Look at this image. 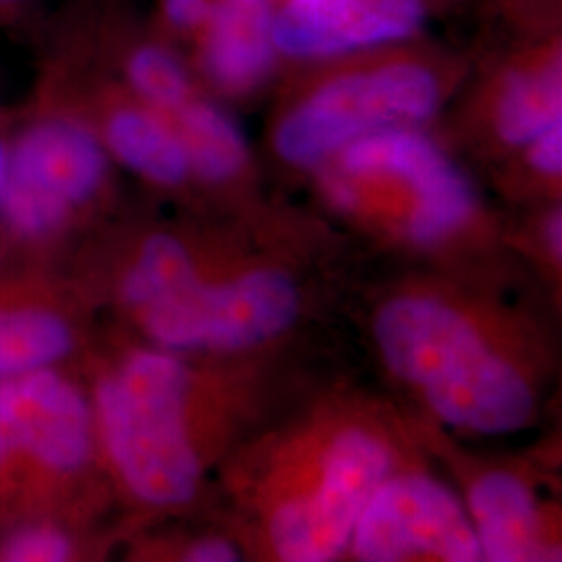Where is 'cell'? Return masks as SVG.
<instances>
[{"instance_id": "12", "label": "cell", "mask_w": 562, "mask_h": 562, "mask_svg": "<svg viewBox=\"0 0 562 562\" xmlns=\"http://www.w3.org/2000/svg\"><path fill=\"white\" fill-rule=\"evenodd\" d=\"M467 513L482 561H540L546 554L542 515L533 490L510 471H490L471 485Z\"/></svg>"}, {"instance_id": "23", "label": "cell", "mask_w": 562, "mask_h": 562, "mask_svg": "<svg viewBox=\"0 0 562 562\" xmlns=\"http://www.w3.org/2000/svg\"><path fill=\"white\" fill-rule=\"evenodd\" d=\"M546 241H548V248L550 252L561 259L562 255V217L561 209H557L550 220L546 223Z\"/></svg>"}, {"instance_id": "11", "label": "cell", "mask_w": 562, "mask_h": 562, "mask_svg": "<svg viewBox=\"0 0 562 562\" xmlns=\"http://www.w3.org/2000/svg\"><path fill=\"white\" fill-rule=\"evenodd\" d=\"M271 0H220L202 42V65L225 92H250L276 59Z\"/></svg>"}, {"instance_id": "8", "label": "cell", "mask_w": 562, "mask_h": 562, "mask_svg": "<svg viewBox=\"0 0 562 562\" xmlns=\"http://www.w3.org/2000/svg\"><path fill=\"white\" fill-rule=\"evenodd\" d=\"M355 180H392L411 194L406 236L436 244L457 234L475 213V190L442 148L413 127H390L350 142L336 155Z\"/></svg>"}, {"instance_id": "13", "label": "cell", "mask_w": 562, "mask_h": 562, "mask_svg": "<svg viewBox=\"0 0 562 562\" xmlns=\"http://www.w3.org/2000/svg\"><path fill=\"white\" fill-rule=\"evenodd\" d=\"M101 140L111 157L157 186L176 188L192 176L176 125L146 104L113 109Z\"/></svg>"}, {"instance_id": "1", "label": "cell", "mask_w": 562, "mask_h": 562, "mask_svg": "<svg viewBox=\"0 0 562 562\" xmlns=\"http://www.w3.org/2000/svg\"><path fill=\"white\" fill-rule=\"evenodd\" d=\"M373 340L390 373L457 431L508 436L536 415V392L521 367L452 302L396 296L378 311Z\"/></svg>"}, {"instance_id": "3", "label": "cell", "mask_w": 562, "mask_h": 562, "mask_svg": "<svg viewBox=\"0 0 562 562\" xmlns=\"http://www.w3.org/2000/svg\"><path fill=\"white\" fill-rule=\"evenodd\" d=\"M440 101L436 74L417 63L352 71L288 111L276 130V150L290 165L315 167L362 136L429 120Z\"/></svg>"}, {"instance_id": "22", "label": "cell", "mask_w": 562, "mask_h": 562, "mask_svg": "<svg viewBox=\"0 0 562 562\" xmlns=\"http://www.w3.org/2000/svg\"><path fill=\"white\" fill-rule=\"evenodd\" d=\"M241 554L236 543L225 538H202L201 542L194 543L186 552V561L190 562H236L240 561Z\"/></svg>"}, {"instance_id": "7", "label": "cell", "mask_w": 562, "mask_h": 562, "mask_svg": "<svg viewBox=\"0 0 562 562\" xmlns=\"http://www.w3.org/2000/svg\"><path fill=\"white\" fill-rule=\"evenodd\" d=\"M348 550L364 562L482 561L467 506L423 473H390L362 506Z\"/></svg>"}, {"instance_id": "18", "label": "cell", "mask_w": 562, "mask_h": 562, "mask_svg": "<svg viewBox=\"0 0 562 562\" xmlns=\"http://www.w3.org/2000/svg\"><path fill=\"white\" fill-rule=\"evenodd\" d=\"M123 76L138 101L162 115H176L192 99V81L183 60L159 42L132 46L123 63Z\"/></svg>"}, {"instance_id": "16", "label": "cell", "mask_w": 562, "mask_h": 562, "mask_svg": "<svg viewBox=\"0 0 562 562\" xmlns=\"http://www.w3.org/2000/svg\"><path fill=\"white\" fill-rule=\"evenodd\" d=\"M4 378L46 369L71 350V329L48 311L0 313Z\"/></svg>"}, {"instance_id": "25", "label": "cell", "mask_w": 562, "mask_h": 562, "mask_svg": "<svg viewBox=\"0 0 562 562\" xmlns=\"http://www.w3.org/2000/svg\"><path fill=\"white\" fill-rule=\"evenodd\" d=\"M4 380V350H2V325H0V382Z\"/></svg>"}, {"instance_id": "9", "label": "cell", "mask_w": 562, "mask_h": 562, "mask_svg": "<svg viewBox=\"0 0 562 562\" xmlns=\"http://www.w3.org/2000/svg\"><path fill=\"white\" fill-rule=\"evenodd\" d=\"M0 427L11 454L25 450L59 473L78 471L92 452L90 404L48 367L0 382Z\"/></svg>"}, {"instance_id": "24", "label": "cell", "mask_w": 562, "mask_h": 562, "mask_svg": "<svg viewBox=\"0 0 562 562\" xmlns=\"http://www.w3.org/2000/svg\"><path fill=\"white\" fill-rule=\"evenodd\" d=\"M7 161H9V142L0 138V194H2V186L7 178Z\"/></svg>"}, {"instance_id": "14", "label": "cell", "mask_w": 562, "mask_h": 562, "mask_svg": "<svg viewBox=\"0 0 562 562\" xmlns=\"http://www.w3.org/2000/svg\"><path fill=\"white\" fill-rule=\"evenodd\" d=\"M557 125H562L561 57L510 74L496 102L498 136L527 148Z\"/></svg>"}, {"instance_id": "4", "label": "cell", "mask_w": 562, "mask_h": 562, "mask_svg": "<svg viewBox=\"0 0 562 562\" xmlns=\"http://www.w3.org/2000/svg\"><path fill=\"white\" fill-rule=\"evenodd\" d=\"M142 327L169 352H241L276 340L301 315L299 283L283 269L259 267L229 280L196 273L142 308Z\"/></svg>"}, {"instance_id": "6", "label": "cell", "mask_w": 562, "mask_h": 562, "mask_svg": "<svg viewBox=\"0 0 562 562\" xmlns=\"http://www.w3.org/2000/svg\"><path fill=\"white\" fill-rule=\"evenodd\" d=\"M106 173L109 153L94 130L67 115L42 117L9 144L0 215L25 238L53 234L101 192Z\"/></svg>"}, {"instance_id": "17", "label": "cell", "mask_w": 562, "mask_h": 562, "mask_svg": "<svg viewBox=\"0 0 562 562\" xmlns=\"http://www.w3.org/2000/svg\"><path fill=\"white\" fill-rule=\"evenodd\" d=\"M196 271L194 257L183 241L169 234H157L142 244L136 261L121 283V296L130 308L140 313L169 296Z\"/></svg>"}, {"instance_id": "10", "label": "cell", "mask_w": 562, "mask_h": 562, "mask_svg": "<svg viewBox=\"0 0 562 562\" xmlns=\"http://www.w3.org/2000/svg\"><path fill=\"white\" fill-rule=\"evenodd\" d=\"M423 20V0H288L273 15V42L299 59L340 57L404 41Z\"/></svg>"}, {"instance_id": "21", "label": "cell", "mask_w": 562, "mask_h": 562, "mask_svg": "<svg viewBox=\"0 0 562 562\" xmlns=\"http://www.w3.org/2000/svg\"><path fill=\"white\" fill-rule=\"evenodd\" d=\"M215 2L211 0H162V18L178 32H192L204 27L213 15Z\"/></svg>"}, {"instance_id": "2", "label": "cell", "mask_w": 562, "mask_h": 562, "mask_svg": "<svg viewBox=\"0 0 562 562\" xmlns=\"http://www.w3.org/2000/svg\"><path fill=\"white\" fill-rule=\"evenodd\" d=\"M190 369L169 350L125 359L97 390V422L121 482L153 506L190 503L202 464L188 427Z\"/></svg>"}, {"instance_id": "15", "label": "cell", "mask_w": 562, "mask_h": 562, "mask_svg": "<svg viewBox=\"0 0 562 562\" xmlns=\"http://www.w3.org/2000/svg\"><path fill=\"white\" fill-rule=\"evenodd\" d=\"M190 171L209 183L234 180L248 159V146L238 121L222 106L190 99L176 113Z\"/></svg>"}, {"instance_id": "20", "label": "cell", "mask_w": 562, "mask_h": 562, "mask_svg": "<svg viewBox=\"0 0 562 562\" xmlns=\"http://www.w3.org/2000/svg\"><path fill=\"white\" fill-rule=\"evenodd\" d=\"M529 165L546 178H559L562 171V125L548 130L527 146Z\"/></svg>"}, {"instance_id": "19", "label": "cell", "mask_w": 562, "mask_h": 562, "mask_svg": "<svg viewBox=\"0 0 562 562\" xmlns=\"http://www.w3.org/2000/svg\"><path fill=\"white\" fill-rule=\"evenodd\" d=\"M71 557V543L53 527H27L2 546V559L11 562H60Z\"/></svg>"}, {"instance_id": "5", "label": "cell", "mask_w": 562, "mask_h": 562, "mask_svg": "<svg viewBox=\"0 0 562 562\" xmlns=\"http://www.w3.org/2000/svg\"><path fill=\"white\" fill-rule=\"evenodd\" d=\"M394 471V452L378 431L348 425L323 446L313 475L276 501L267 517L273 554L285 562H327L348 550L373 490Z\"/></svg>"}]
</instances>
